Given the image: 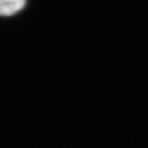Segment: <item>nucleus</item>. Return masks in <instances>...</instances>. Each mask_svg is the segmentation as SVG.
<instances>
[{
	"label": "nucleus",
	"instance_id": "obj_1",
	"mask_svg": "<svg viewBox=\"0 0 148 148\" xmlns=\"http://www.w3.org/2000/svg\"><path fill=\"white\" fill-rule=\"evenodd\" d=\"M26 5V0H0V15L11 16L21 11Z\"/></svg>",
	"mask_w": 148,
	"mask_h": 148
}]
</instances>
